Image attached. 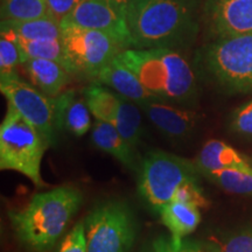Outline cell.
<instances>
[{"instance_id":"obj_14","label":"cell","mask_w":252,"mask_h":252,"mask_svg":"<svg viewBox=\"0 0 252 252\" xmlns=\"http://www.w3.org/2000/svg\"><path fill=\"white\" fill-rule=\"evenodd\" d=\"M56 124L59 131H67L75 137H83L91 128L90 110L83 96L75 90L63 91L55 97Z\"/></svg>"},{"instance_id":"obj_5","label":"cell","mask_w":252,"mask_h":252,"mask_svg":"<svg viewBox=\"0 0 252 252\" xmlns=\"http://www.w3.org/2000/svg\"><path fill=\"white\" fill-rule=\"evenodd\" d=\"M50 141L8 103L0 125V168L14 171L43 187L41 163Z\"/></svg>"},{"instance_id":"obj_24","label":"cell","mask_w":252,"mask_h":252,"mask_svg":"<svg viewBox=\"0 0 252 252\" xmlns=\"http://www.w3.org/2000/svg\"><path fill=\"white\" fill-rule=\"evenodd\" d=\"M45 0H1V19L28 21L47 17Z\"/></svg>"},{"instance_id":"obj_2","label":"cell","mask_w":252,"mask_h":252,"mask_svg":"<svg viewBox=\"0 0 252 252\" xmlns=\"http://www.w3.org/2000/svg\"><path fill=\"white\" fill-rule=\"evenodd\" d=\"M117 59L159 99L188 106L198 97V84L187 59L172 48L125 49Z\"/></svg>"},{"instance_id":"obj_1","label":"cell","mask_w":252,"mask_h":252,"mask_svg":"<svg viewBox=\"0 0 252 252\" xmlns=\"http://www.w3.org/2000/svg\"><path fill=\"white\" fill-rule=\"evenodd\" d=\"M126 24L132 48H181L197 31L194 0H131Z\"/></svg>"},{"instance_id":"obj_23","label":"cell","mask_w":252,"mask_h":252,"mask_svg":"<svg viewBox=\"0 0 252 252\" xmlns=\"http://www.w3.org/2000/svg\"><path fill=\"white\" fill-rule=\"evenodd\" d=\"M204 178L229 193L252 196V173L241 169H220L207 172Z\"/></svg>"},{"instance_id":"obj_28","label":"cell","mask_w":252,"mask_h":252,"mask_svg":"<svg viewBox=\"0 0 252 252\" xmlns=\"http://www.w3.org/2000/svg\"><path fill=\"white\" fill-rule=\"evenodd\" d=\"M230 128L236 134L252 138V99L232 113Z\"/></svg>"},{"instance_id":"obj_17","label":"cell","mask_w":252,"mask_h":252,"mask_svg":"<svg viewBox=\"0 0 252 252\" xmlns=\"http://www.w3.org/2000/svg\"><path fill=\"white\" fill-rule=\"evenodd\" d=\"M28 78L34 87L49 97L63 93L70 72L61 63L45 59H30L23 63Z\"/></svg>"},{"instance_id":"obj_10","label":"cell","mask_w":252,"mask_h":252,"mask_svg":"<svg viewBox=\"0 0 252 252\" xmlns=\"http://www.w3.org/2000/svg\"><path fill=\"white\" fill-rule=\"evenodd\" d=\"M61 25L104 32L119 41L125 49L132 48L126 24V7L116 0H80Z\"/></svg>"},{"instance_id":"obj_29","label":"cell","mask_w":252,"mask_h":252,"mask_svg":"<svg viewBox=\"0 0 252 252\" xmlns=\"http://www.w3.org/2000/svg\"><path fill=\"white\" fill-rule=\"evenodd\" d=\"M173 200L180 201V202L195 204L198 208H203L208 206V201L204 196L202 188L198 185V180L188 181L182 185L180 188L176 190Z\"/></svg>"},{"instance_id":"obj_4","label":"cell","mask_w":252,"mask_h":252,"mask_svg":"<svg viewBox=\"0 0 252 252\" xmlns=\"http://www.w3.org/2000/svg\"><path fill=\"white\" fill-rule=\"evenodd\" d=\"M196 67L228 93H252V33L217 39L198 53Z\"/></svg>"},{"instance_id":"obj_7","label":"cell","mask_w":252,"mask_h":252,"mask_svg":"<svg viewBox=\"0 0 252 252\" xmlns=\"http://www.w3.org/2000/svg\"><path fill=\"white\" fill-rule=\"evenodd\" d=\"M88 252H130L137 237L133 210L123 201H105L84 220Z\"/></svg>"},{"instance_id":"obj_30","label":"cell","mask_w":252,"mask_h":252,"mask_svg":"<svg viewBox=\"0 0 252 252\" xmlns=\"http://www.w3.org/2000/svg\"><path fill=\"white\" fill-rule=\"evenodd\" d=\"M45 1L48 17L62 24L74 11L80 0H45Z\"/></svg>"},{"instance_id":"obj_15","label":"cell","mask_w":252,"mask_h":252,"mask_svg":"<svg viewBox=\"0 0 252 252\" xmlns=\"http://www.w3.org/2000/svg\"><path fill=\"white\" fill-rule=\"evenodd\" d=\"M91 140L97 149L110 154L126 168L138 172L140 162L135 149L123 138L115 124L96 119L91 130Z\"/></svg>"},{"instance_id":"obj_18","label":"cell","mask_w":252,"mask_h":252,"mask_svg":"<svg viewBox=\"0 0 252 252\" xmlns=\"http://www.w3.org/2000/svg\"><path fill=\"white\" fill-rule=\"evenodd\" d=\"M163 225L171 232L173 249L180 247L181 242L194 232L201 222L200 208L195 204L172 200L159 212Z\"/></svg>"},{"instance_id":"obj_11","label":"cell","mask_w":252,"mask_h":252,"mask_svg":"<svg viewBox=\"0 0 252 252\" xmlns=\"http://www.w3.org/2000/svg\"><path fill=\"white\" fill-rule=\"evenodd\" d=\"M140 109L154 127L171 140L190 137L197 126V113L186 106L156 99L140 105Z\"/></svg>"},{"instance_id":"obj_19","label":"cell","mask_w":252,"mask_h":252,"mask_svg":"<svg viewBox=\"0 0 252 252\" xmlns=\"http://www.w3.org/2000/svg\"><path fill=\"white\" fill-rule=\"evenodd\" d=\"M88 108L94 119L102 122H115L122 105L123 96L110 90L99 82H94L83 91Z\"/></svg>"},{"instance_id":"obj_26","label":"cell","mask_w":252,"mask_h":252,"mask_svg":"<svg viewBox=\"0 0 252 252\" xmlns=\"http://www.w3.org/2000/svg\"><path fill=\"white\" fill-rule=\"evenodd\" d=\"M215 244L219 252H252V223L230 232Z\"/></svg>"},{"instance_id":"obj_6","label":"cell","mask_w":252,"mask_h":252,"mask_svg":"<svg viewBox=\"0 0 252 252\" xmlns=\"http://www.w3.org/2000/svg\"><path fill=\"white\" fill-rule=\"evenodd\" d=\"M196 163L165 152L151 151L143 158L138 169V193L151 210L159 214L171 202L179 188L188 181L198 180Z\"/></svg>"},{"instance_id":"obj_12","label":"cell","mask_w":252,"mask_h":252,"mask_svg":"<svg viewBox=\"0 0 252 252\" xmlns=\"http://www.w3.org/2000/svg\"><path fill=\"white\" fill-rule=\"evenodd\" d=\"M206 13L220 37L252 33V0H207Z\"/></svg>"},{"instance_id":"obj_21","label":"cell","mask_w":252,"mask_h":252,"mask_svg":"<svg viewBox=\"0 0 252 252\" xmlns=\"http://www.w3.org/2000/svg\"><path fill=\"white\" fill-rule=\"evenodd\" d=\"M115 124L123 138L137 149L143 137V122H141V109L139 105L123 97L122 105L116 117Z\"/></svg>"},{"instance_id":"obj_31","label":"cell","mask_w":252,"mask_h":252,"mask_svg":"<svg viewBox=\"0 0 252 252\" xmlns=\"http://www.w3.org/2000/svg\"><path fill=\"white\" fill-rule=\"evenodd\" d=\"M173 252H219V250L215 243L195 241V239H184L180 247L173 249Z\"/></svg>"},{"instance_id":"obj_8","label":"cell","mask_w":252,"mask_h":252,"mask_svg":"<svg viewBox=\"0 0 252 252\" xmlns=\"http://www.w3.org/2000/svg\"><path fill=\"white\" fill-rule=\"evenodd\" d=\"M65 67L70 74L96 78L98 72L125 50L122 43L100 31L72 25L62 26Z\"/></svg>"},{"instance_id":"obj_16","label":"cell","mask_w":252,"mask_h":252,"mask_svg":"<svg viewBox=\"0 0 252 252\" xmlns=\"http://www.w3.org/2000/svg\"><path fill=\"white\" fill-rule=\"evenodd\" d=\"M201 174L220 169H241L252 173V162L234 147L220 140H209L195 160Z\"/></svg>"},{"instance_id":"obj_22","label":"cell","mask_w":252,"mask_h":252,"mask_svg":"<svg viewBox=\"0 0 252 252\" xmlns=\"http://www.w3.org/2000/svg\"><path fill=\"white\" fill-rule=\"evenodd\" d=\"M18 39V37H17ZM23 63L30 59H45L61 63L65 67V52L62 39L46 40H19ZM23 65V64H21ZM67 68V67H65Z\"/></svg>"},{"instance_id":"obj_9","label":"cell","mask_w":252,"mask_h":252,"mask_svg":"<svg viewBox=\"0 0 252 252\" xmlns=\"http://www.w3.org/2000/svg\"><path fill=\"white\" fill-rule=\"evenodd\" d=\"M0 90L7 103L54 144L58 134L55 97H49L17 75L0 78Z\"/></svg>"},{"instance_id":"obj_3","label":"cell","mask_w":252,"mask_h":252,"mask_svg":"<svg viewBox=\"0 0 252 252\" xmlns=\"http://www.w3.org/2000/svg\"><path fill=\"white\" fill-rule=\"evenodd\" d=\"M83 202L77 188L60 186L33 195L24 209L8 213L21 243L43 252L55 245Z\"/></svg>"},{"instance_id":"obj_32","label":"cell","mask_w":252,"mask_h":252,"mask_svg":"<svg viewBox=\"0 0 252 252\" xmlns=\"http://www.w3.org/2000/svg\"><path fill=\"white\" fill-rule=\"evenodd\" d=\"M144 252H173L171 238L159 237L145 249Z\"/></svg>"},{"instance_id":"obj_25","label":"cell","mask_w":252,"mask_h":252,"mask_svg":"<svg viewBox=\"0 0 252 252\" xmlns=\"http://www.w3.org/2000/svg\"><path fill=\"white\" fill-rule=\"evenodd\" d=\"M23 64V53L13 32L1 27L0 35V78L17 75L18 65Z\"/></svg>"},{"instance_id":"obj_27","label":"cell","mask_w":252,"mask_h":252,"mask_svg":"<svg viewBox=\"0 0 252 252\" xmlns=\"http://www.w3.org/2000/svg\"><path fill=\"white\" fill-rule=\"evenodd\" d=\"M56 252H88L84 220L77 222L63 237Z\"/></svg>"},{"instance_id":"obj_20","label":"cell","mask_w":252,"mask_h":252,"mask_svg":"<svg viewBox=\"0 0 252 252\" xmlns=\"http://www.w3.org/2000/svg\"><path fill=\"white\" fill-rule=\"evenodd\" d=\"M1 27L13 32L19 40L62 39V25L47 17L28 21L1 20Z\"/></svg>"},{"instance_id":"obj_33","label":"cell","mask_w":252,"mask_h":252,"mask_svg":"<svg viewBox=\"0 0 252 252\" xmlns=\"http://www.w3.org/2000/svg\"><path fill=\"white\" fill-rule=\"evenodd\" d=\"M116 1H118L119 4L123 5V6H125V7H126V5H127L128 2L131 1V0H116Z\"/></svg>"},{"instance_id":"obj_13","label":"cell","mask_w":252,"mask_h":252,"mask_svg":"<svg viewBox=\"0 0 252 252\" xmlns=\"http://www.w3.org/2000/svg\"><path fill=\"white\" fill-rule=\"evenodd\" d=\"M96 81L139 106L159 99L144 86L139 77L117 58L109 62L98 72Z\"/></svg>"}]
</instances>
